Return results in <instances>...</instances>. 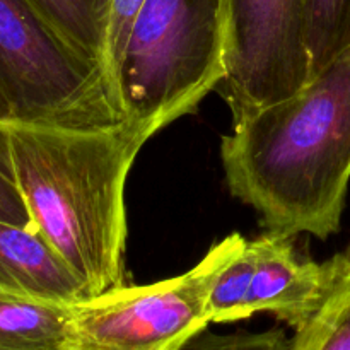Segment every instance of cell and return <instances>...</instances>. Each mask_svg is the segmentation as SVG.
<instances>
[{"instance_id": "obj_1", "label": "cell", "mask_w": 350, "mask_h": 350, "mask_svg": "<svg viewBox=\"0 0 350 350\" xmlns=\"http://www.w3.org/2000/svg\"><path fill=\"white\" fill-rule=\"evenodd\" d=\"M123 118L99 126L0 120V149L33 228L98 297L125 286V185L156 135Z\"/></svg>"}, {"instance_id": "obj_2", "label": "cell", "mask_w": 350, "mask_h": 350, "mask_svg": "<svg viewBox=\"0 0 350 350\" xmlns=\"http://www.w3.org/2000/svg\"><path fill=\"white\" fill-rule=\"evenodd\" d=\"M221 157L231 193L269 232L337 234L350 183V44L296 94L232 123Z\"/></svg>"}, {"instance_id": "obj_3", "label": "cell", "mask_w": 350, "mask_h": 350, "mask_svg": "<svg viewBox=\"0 0 350 350\" xmlns=\"http://www.w3.org/2000/svg\"><path fill=\"white\" fill-rule=\"evenodd\" d=\"M224 75L226 0H146L116 72V103L123 118L159 132Z\"/></svg>"}, {"instance_id": "obj_4", "label": "cell", "mask_w": 350, "mask_h": 350, "mask_svg": "<svg viewBox=\"0 0 350 350\" xmlns=\"http://www.w3.org/2000/svg\"><path fill=\"white\" fill-rule=\"evenodd\" d=\"M0 120L99 126L123 120L101 67L27 0H0Z\"/></svg>"}, {"instance_id": "obj_5", "label": "cell", "mask_w": 350, "mask_h": 350, "mask_svg": "<svg viewBox=\"0 0 350 350\" xmlns=\"http://www.w3.org/2000/svg\"><path fill=\"white\" fill-rule=\"evenodd\" d=\"M243 243L234 232L183 275L116 287L72 306L65 350H176L211 325L212 284Z\"/></svg>"}, {"instance_id": "obj_6", "label": "cell", "mask_w": 350, "mask_h": 350, "mask_svg": "<svg viewBox=\"0 0 350 350\" xmlns=\"http://www.w3.org/2000/svg\"><path fill=\"white\" fill-rule=\"evenodd\" d=\"M310 79L306 0H226V75L232 123L296 94Z\"/></svg>"}, {"instance_id": "obj_7", "label": "cell", "mask_w": 350, "mask_h": 350, "mask_svg": "<svg viewBox=\"0 0 350 350\" xmlns=\"http://www.w3.org/2000/svg\"><path fill=\"white\" fill-rule=\"evenodd\" d=\"M252 275L241 308V320L255 313H272L299 330L317 313L323 299V265L303 258L291 238L265 234L248 241Z\"/></svg>"}, {"instance_id": "obj_8", "label": "cell", "mask_w": 350, "mask_h": 350, "mask_svg": "<svg viewBox=\"0 0 350 350\" xmlns=\"http://www.w3.org/2000/svg\"><path fill=\"white\" fill-rule=\"evenodd\" d=\"M0 293L75 306L91 299L85 284L34 229L0 221Z\"/></svg>"}, {"instance_id": "obj_9", "label": "cell", "mask_w": 350, "mask_h": 350, "mask_svg": "<svg viewBox=\"0 0 350 350\" xmlns=\"http://www.w3.org/2000/svg\"><path fill=\"white\" fill-rule=\"evenodd\" d=\"M72 306L0 293V350H65Z\"/></svg>"}, {"instance_id": "obj_10", "label": "cell", "mask_w": 350, "mask_h": 350, "mask_svg": "<svg viewBox=\"0 0 350 350\" xmlns=\"http://www.w3.org/2000/svg\"><path fill=\"white\" fill-rule=\"evenodd\" d=\"M323 299L293 337L291 350H350V246L321 263Z\"/></svg>"}, {"instance_id": "obj_11", "label": "cell", "mask_w": 350, "mask_h": 350, "mask_svg": "<svg viewBox=\"0 0 350 350\" xmlns=\"http://www.w3.org/2000/svg\"><path fill=\"white\" fill-rule=\"evenodd\" d=\"M27 2L72 48L84 55L88 60L99 65L105 74L106 34H108L113 0H27Z\"/></svg>"}, {"instance_id": "obj_12", "label": "cell", "mask_w": 350, "mask_h": 350, "mask_svg": "<svg viewBox=\"0 0 350 350\" xmlns=\"http://www.w3.org/2000/svg\"><path fill=\"white\" fill-rule=\"evenodd\" d=\"M350 44V0H306L310 77Z\"/></svg>"}, {"instance_id": "obj_13", "label": "cell", "mask_w": 350, "mask_h": 350, "mask_svg": "<svg viewBox=\"0 0 350 350\" xmlns=\"http://www.w3.org/2000/svg\"><path fill=\"white\" fill-rule=\"evenodd\" d=\"M144 2H146V0H113L111 2V10H109L108 21V34H106L105 74L106 81H108L109 92H111V98L113 101H115L116 108H118L115 94L116 72H118L120 60H122L126 40H129L130 31H132L133 21L139 16ZM120 115H122V111H120Z\"/></svg>"}, {"instance_id": "obj_14", "label": "cell", "mask_w": 350, "mask_h": 350, "mask_svg": "<svg viewBox=\"0 0 350 350\" xmlns=\"http://www.w3.org/2000/svg\"><path fill=\"white\" fill-rule=\"evenodd\" d=\"M293 338H287L279 328L260 334L217 335L207 332V328L188 338L176 350H291Z\"/></svg>"}, {"instance_id": "obj_15", "label": "cell", "mask_w": 350, "mask_h": 350, "mask_svg": "<svg viewBox=\"0 0 350 350\" xmlns=\"http://www.w3.org/2000/svg\"><path fill=\"white\" fill-rule=\"evenodd\" d=\"M0 221L34 229L29 212L3 159L2 149H0Z\"/></svg>"}, {"instance_id": "obj_16", "label": "cell", "mask_w": 350, "mask_h": 350, "mask_svg": "<svg viewBox=\"0 0 350 350\" xmlns=\"http://www.w3.org/2000/svg\"><path fill=\"white\" fill-rule=\"evenodd\" d=\"M0 118H2V113H0Z\"/></svg>"}]
</instances>
